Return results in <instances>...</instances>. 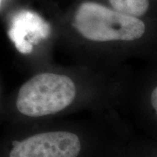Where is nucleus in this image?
<instances>
[{
	"mask_svg": "<svg viewBox=\"0 0 157 157\" xmlns=\"http://www.w3.org/2000/svg\"><path fill=\"white\" fill-rule=\"evenodd\" d=\"M73 25L84 38L95 42L133 41L145 33L140 18L88 1L78 6Z\"/></svg>",
	"mask_w": 157,
	"mask_h": 157,
	"instance_id": "1",
	"label": "nucleus"
},
{
	"mask_svg": "<svg viewBox=\"0 0 157 157\" xmlns=\"http://www.w3.org/2000/svg\"><path fill=\"white\" fill-rule=\"evenodd\" d=\"M76 96V86L62 74L40 73L21 86L17 98L19 112L31 117H40L67 107Z\"/></svg>",
	"mask_w": 157,
	"mask_h": 157,
	"instance_id": "2",
	"label": "nucleus"
},
{
	"mask_svg": "<svg viewBox=\"0 0 157 157\" xmlns=\"http://www.w3.org/2000/svg\"><path fill=\"white\" fill-rule=\"evenodd\" d=\"M81 144L76 135L64 131L35 135L15 142L10 157H77Z\"/></svg>",
	"mask_w": 157,
	"mask_h": 157,
	"instance_id": "3",
	"label": "nucleus"
},
{
	"mask_svg": "<svg viewBox=\"0 0 157 157\" xmlns=\"http://www.w3.org/2000/svg\"><path fill=\"white\" fill-rule=\"evenodd\" d=\"M8 34L17 50L29 53L34 44L50 34V26L38 14L23 11L13 17Z\"/></svg>",
	"mask_w": 157,
	"mask_h": 157,
	"instance_id": "4",
	"label": "nucleus"
},
{
	"mask_svg": "<svg viewBox=\"0 0 157 157\" xmlns=\"http://www.w3.org/2000/svg\"><path fill=\"white\" fill-rule=\"evenodd\" d=\"M113 9L133 17H140L149 8V0H109Z\"/></svg>",
	"mask_w": 157,
	"mask_h": 157,
	"instance_id": "5",
	"label": "nucleus"
},
{
	"mask_svg": "<svg viewBox=\"0 0 157 157\" xmlns=\"http://www.w3.org/2000/svg\"><path fill=\"white\" fill-rule=\"evenodd\" d=\"M151 104L157 115V86L153 90L151 94Z\"/></svg>",
	"mask_w": 157,
	"mask_h": 157,
	"instance_id": "6",
	"label": "nucleus"
},
{
	"mask_svg": "<svg viewBox=\"0 0 157 157\" xmlns=\"http://www.w3.org/2000/svg\"><path fill=\"white\" fill-rule=\"evenodd\" d=\"M1 1H2V0H0V3H1Z\"/></svg>",
	"mask_w": 157,
	"mask_h": 157,
	"instance_id": "7",
	"label": "nucleus"
}]
</instances>
